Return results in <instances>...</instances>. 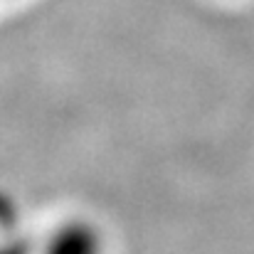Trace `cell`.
I'll use <instances>...</instances> for the list:
<instances>
[{
	"instance_id": "obj_1",
	"label": "cell",
	"mask_w": 254,
	"mask_h": 254,
	"mask_svg": "<svg viewBox=\"0 0 254 254\" xmlns=\"http://www.w3.org/2000/svg\"><path fill=\"white\" fill-rule=\"evenodd\" d=\"M37 254H106V235L89 215H67L37 245Z\"/></svg>"
},
{
	"instance_id": "obj_2",
	"label": "cell",
	"mask_w": 254,
	"mask_h": 254,
	"mask_svg": "<svg viewBox=\"0 0 254 254\" xmlns=\"http://www.w3.org/2000/svg\"><path fill=\"white\" fill-rule=\"evenodd\" d=\"M25 227V207L10 190L0 188V230Z\"/></svg>"
},
{
	"instance_id": "obj_3",
	"label": "cell",
	"mask_w": 254,
	"mask_h": 254,
	"mask_svg": "<svg viewBox=\"0 0 254 254\" xmlns=\"http://www.w3.org/2000/svg\"><path fill=\"white\" fill-rule=\"evenodd\" d=\"M0 254H37V245L27 237L25 227L0 230Z\"/></svg>"
}]
</instances>
